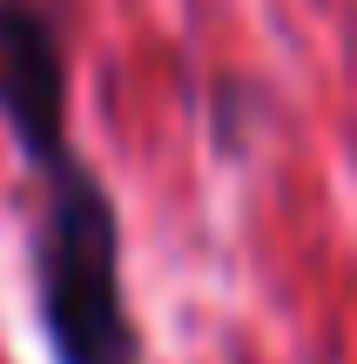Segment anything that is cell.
Wrapping results in <instances>:
<instances>
[{
    "label": "cell",
    "instance_id": "obj_1",
    "mask_svg": "<svg viewBox=\"0 0 357 364\" xmlns=\"http://www.w3.org/2000/svg\"><path fill=\"white\" fill-rule=\"evenodd\" d=\"M40 176L34 216V311L54 364H142V331L121 297V223L101 176L54 142L27 156Z\"/></svg>",
    "mask_w": 357,
    "mask_h": 364
},
{
    "label": "cell",
    "instance_id": "obj_2",
    "mask_svg": "<svg viewBox=\"0 0 357 364\" xmlns=\"http://www.w3.org/2000/svg\"><path fill=\"white\" fill-rule=\"evenodd\" d=\"M0 122L21 156L67 142V54L40 0H0Z\"/></svg>",
    "mask_w": 357,
    "mask_h": 364
}]
</instances>
